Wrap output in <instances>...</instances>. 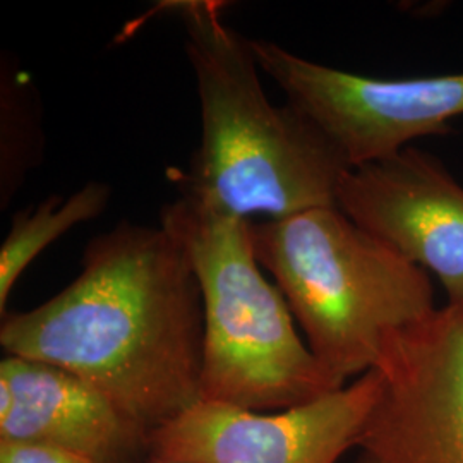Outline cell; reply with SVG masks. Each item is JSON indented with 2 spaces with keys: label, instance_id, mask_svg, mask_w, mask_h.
<instances>
[{
  "label": "cell",
  "instance_id": "6",
  "mask_svg": "<svg viewBox=\"0 0 463 463\" xmlns=\"http://www.w3.org/2000/svg\"><path fill=\"white\" fill-rule=\"evenodd\" d=\"M359 447L373 463H463V300L384 344Z\"/></svg>",
  "mask_w": 463,
  "mask_h": 463
},
{
  "label": "cell",
  "instance_id": "5",
  "mask_svg": "<svg viewBox=\"0 0 463 463\" xmlns=\"http://www.w3.org/2000/svg\"><path fill=\"white\" fill-rule=\"evenodd\" d=\"M260 69L352 166L390 156L463 117V72L381 80L316 64L268 40H249Z\"/></svg>",
  "mask_w": 463,
  "mask_h": 463
},
{
  "label": "cell",
  "instance_id": "11",
  "mask_svg": "<svg viewBox=\"0 0 463 463\" xmlns=\"http://www.w3.org/2000/svg\"><path fill=\"white\" fill-rule=\"evenodd\" d=\"M2 151H0V199L9 203L26 174L40 160L38 116H34L33 95L24 86L21 74L11 69L2 72Z\"/></svg>",
  "mask_w": 463,
  "mask_h": 463
},
{
  "label": "cell",
  "instance_id": "10",
  "mask_svg": "<svg viewBox=\"0 0 463 463\" xmlns=\"http://www.w3.org/2000/svg\"><path fill=\"white\" fill-rule=\"evenodd\" d=\"M109 201L107 184L90 183L67 198L50 196L14 216L0 248V315H7V300L26 268L71 229L101 215Z\"/></svg>",
  "mask_w": 463,
  "mask_h": 463
},
{
  "label": "cell",
  "instance_id": "2",
  "mask_svg": "<svg viewBox=\"0 0 463 463\" xmlns=\"http://www.w3.org/2000/svg\"><path fill=\"white\" fill-rule=\"evenodd\" d=\"M158 7L183 23L201 105V145L183 196L249 222L336 206L347 160L294 105L268 99L248 38L223 21L225 2Z\"/></svg>",
  "mask_w": 463,
  "mask_h": 463
},
{
  "label": "cell",
  "instance_id": "8",
  "mask_svg": "<svg viewBox=\"0 0 463 463\" xmlns=\"http://www.w3.org/2000/svg\"><path fill=\"white\" fill-rule=\"evenodd\" d=\"M335 203L402 258L434 273L448 302H462L463 187L432 155L407 146L352 166Z\"/></svg>",
  "mask_w": 463,
  "mask_h": 463
},
{
  "label": "cell",
  "instance_id": "7",
  "mask_svg": "<svg viewBox=\"0 0 463 463\" xmlns=\"http://www.w3.org/2000/svg\"><path fill=\"white\" fill-rule=\"evenodd\" d=\"M376 369L309 403L254 412L199 400L151 434V463H336L359 447L380 395Z\"/></svg>",
  "mask_w": 463,
  "mask_h": 463
},
{
  "label": "cell",
  "instance_id": "4",
  "mask_svg": "<svg viewBox=\"0 0 463 463\" xmlns=\"http://www.w3.org/2000/svg\"><path fill=\"white\" fill-rule=\"evenodd\" d=\"M160 223L181 241L201 287L199 400L279 412L344 388L298 336L280 288L263 275L249 220L181 196L164 208Z\"/></svg>",
  "mask_w": 463,
  "mask_h": 463
},
{
  "label": "cell",
  "instance_id": "14",
  "mask_svg": "<svg viewBox=\"0 0 463 463\" xmlns=\"http://www.w3.org/2000/svg\"><path fill=\"white\" fill-rule=\"evenodd\" d=\"M168 463H177V462H168Z\"/></svg>",
  "mask_w": 463,
  "mask_h": 463
},
{
  "label": "cell",
  "instance_id": "1",
  "mask_svg": "<svg viewBox=\"0 0 463 463\" xmlns=\"http://www.w3.org/2000/svg\"><path fill=\"white\" fill-rule=\"evenodd\" d=\"M81 273L2 316L7 355L59 365L155 432L199 402L204 313L198 277L164 227L118 223L91 239Z\"/></svg>",
  "mask_w": 463,
  "mask_h": 463
},
{
  "label": "cell",
  "instance_id": "12",
  "mask_svg": "<svg viewBox=\"0 0 463 463\" xmlns=\"http://www.w3.org/2000/svg\"><path fill=\"white\" fill-rule=\"evenodd\" d=\"M0 463H95L66 449L36 445L0 441Z\"/></svg>",
  "mask_w": 463,
  "mask_h": 463
},
{
  "label": "cell",
  "instance_id": "3",
  "mask_svg": "<svg viewBox=\"0 0 463 463\" xmlns=\"http://www.w3.org/2000/svg\"><path fill=\"white\" fill-rule=\"evenodd\" d=\"M250 241L316 359L344 386L378 365L392 335L438 309L430 273L336 206L250 220Z\"/></svg>",
  "mask_w": 463,
  "mask_h": 463
},
{
  "label": "cell",
  "instance_id": "13",
  "mask_svg": "<svg viewBox=\"0 0 463 463\" xmlns=\"http://www.w3.org/2000/svg\"><path fill=\"white\" fill-rule=\"evenodd\" d=\"M359 463H373V462H371V460H367V458H365V457H363V458H361V460H359Z\"/></svg>",
  "mask_w": 463,
  "mask_h": 463
},
{
  "label": "cell",
  "instance_id": "9",
  "mask_svg": "<svg viewBox=\"0 0 463 463\" xmlns=\"http://www.w3.org/2000/svg\"><path fill=\"white\" fill-rule=\"evenodd\" d=\"M151 434L67 369L14 355L0 363V441L47 445L95 463H136L149 458Z\"/></svg>",
  "mask_w": 463,
  "mask_h": 463
}]
</instances>
